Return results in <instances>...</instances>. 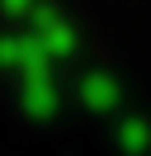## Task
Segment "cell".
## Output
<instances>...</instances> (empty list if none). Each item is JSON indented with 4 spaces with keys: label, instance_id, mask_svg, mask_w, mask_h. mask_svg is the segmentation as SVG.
Listing matches in <instances>:
<instances>
[{
    "label": "cell",
    "instance_id": "2",
    "mask_svg": "<svg viewBox=\"0 0 151 156\" xmlns=\"http://www.w3.org/2000/svg\"><path fill=\"white\" fill-rule=\"evenodd\" d=\"M28 33L38 38V48H43L52 62H61V57H71V52H76V29H71V19L57 14V10H33Z\"/></svg>",
    "mask_w": 151,
    "mask_h": 156
},
{
    "label": "cell",
    "instance_id": "5",
    "mask_svg": "<svg viewBox=\"0 0 151 156\" xmlns=\"http://www.w3.org/2000/svg\"><path fill=\"white\" fill-rule=\"evenodd\" d=\"M118 137H123V147H128V151H142V147H146V128H142V123H123Z\"/></svg>",
    "mask_w": 151,
    "mask_h": 156
},
{
    "label": "cell",
    "instance_id": "1",
    "mask_svg": "<svg viewBox=\"0 0 151 156\" xmlns=\"http://www.w3.org/2000/svg\"><path fill=\"white\" fill-rule=\"evenodd\" d=\"M57 62H43V66H33V71H24L19 76V104H24V114H33V118H52L57 114Z\"/></svg>",
    "mask_w": 151,
    "mask_h": 156
},
{
    "label": "cell",
    "instance_id": "6",
    "mask_svg": "<svg viewBox=\"0 0 151 156\" xmlns=\"http://www.w3.org/2000/svg\"><path fill=\"white\" fill-rule=\"evenodd\" d=\"M0 5H5L9 14H19V10H28V5H33V0H0Z\"/></svg>",
    "mask_w": 151,
    "mask_h": 156
},
{
    "label": "cell",
    "instance_id": "3",
    "mask_svg": "<svg viewBox=\"0 0 151 156\" xmlns=\"http://www.w3.org/2000/svg\"><path fill=\"white\" fill-rule=\"evenodd\" d=\"M43 62H52V57L38 48V38H33L28 29H19V33H0V71L24 76V71L43 66Z\"/></svg>",
    "mask_w": 151,
    "mask_h": 156
},
{
    "label": "cell",
    "instance_id": "4",
    "mask_svg": "<svg viewBox=\"0 0 151 156\" xmlns=\"http://www.w3.org/2000/svg\"><path fill=\"white\" fill-rule=\"evenodd\" d=\"M80 104L90 109V114H109V109L118 104V85H113V76H104V71L80 76Z\"/></svg>",
    "mask_w": 151,
    "mask_h": 156
}]
</instances>
